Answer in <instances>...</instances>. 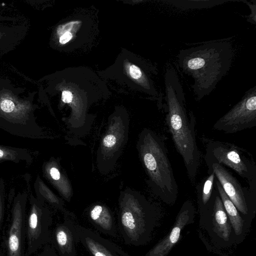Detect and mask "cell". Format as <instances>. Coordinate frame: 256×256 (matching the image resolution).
Here are the masks:
<instances>
[{"label": "cell", "mask_w": 256, "mask_h": 256, "mask_svg": "<svg viewBox=\"0 0 256 256\" xmlns=\"http://www.w3.org/2000/svg\"><path fill=\"white\" fill-rule=\"evenodd\" d=\"M164 84L165 102L162 108L166 113V122L188 176L194 182L200 160L196 140V118L192 112H187L182 88L173 68H166Z\"/></svg>", "instance_id": "obj_1"}, {"label": "cell", "mask_w": 256, "mask_h": 256, "mask_svg": "<svg viewBox=\"0 0 256 256\" xmlns=\"http://www.w3.org/2000/svg\"><path fill=\"white\" fill-rule=\"evenodd\" d=\"M233 52L230 42L216 41L180 51L178 65L194 80L192 86L198 100L208 95L226 74Z\"/></svg>", "instance_id": "obj_2"}, {"label": "cell", "mask_w": 256, "mask_h": 256, "mask_svg": "<svg viewBox=\"0 0 256 256\" xmlns=\"http://www.w3.org/2000/svg\"><path fill=\"white\" fill-rule=\"evenodd\" d=\"M144 138L143 161L154 192L164 202L172 204L177 198L178 187L168 155L166 137L148 132Z\"/></svg>", "instance_id": "obj_3"}, {"label": "cell", "mask_w": 256, "mask_h": 256, "mask_svg": "<svg viewBox=\"0 0 256 256\" xmlns=\"http://www.w3.org/2000/svg\"><path fill=\"white\" fill-rule=\"evenodd\" d=\"M202 140L206 148V165L217 163L226 166L246 180L250 188L256 187V164L248 151L228 142L206 138Z\"/></svg>", "instance_id": "obj_4"}, {"label": "cell", "mask_w": 256, "mask_h": 256, "mask_svg": "<svg viewBox=\"0 0 256 256\" xmlns=\"http://www.w3.org/2000/svg\"><path fill=\"white\" fill-rule=\"evenodd\" d=\"M155 210L146 202H134L122 205L118 216V226L126 244L138 246L150 238Z\"/></svg>", "instance_id": "obj_5"}, {"label": "cell", "mask_w": 256, "mask_h": 256, "mask_svg": "<svg viewBox=\"0 0 256 256\" xmlns=\"http://www.w3.org/2000/svg\"><path fill=\"white\" fill-rule=\"evenodd\" d=\"M256 126V86L246 92L242 98L214 124L213 128L234 134Z\"/></svg>", "instance_id": "obj_6"}, {"label": "cell", "mask_w": 256, "mask_h": 256, "mask_svg": "<svg viewBox=\"0 0 256 256\" xmlns=\"http://www.w3.org/2000/svg\"><path fill=\"white\" fill-rule=\"evenodd\" d=\"M52 218L49 210L32 200L26 217V253L30 256L50 242Z\"/></svg>", "instance_id": "obj_7"}, {"label": "cell", "mask_w": 256, "mask_h": 256, "mask_svg": "<svg viewBox=\"0 0 256 256\" xmlns=\"http://www.w3.org/2000/svg\"><path fill=\"white\" fill-rule=\"evenodd\" d=\"M25 206L24 199L18 198L14 202L3 236L2 246L6 256H28Z\"/></svg>", "instance_id": "obj_8"}, {"label": "cell", "mask_w": 256, "mask_h": 256, "mask_svg": "<svg viewBox=\"0 0 256 256\" xmlns=\"http://www.w3.org/2000/svg\"><path fill=\"white\" fill-rule=\"evenodd\" d=\"M206 166L208 173H214L216 178L237 210L242 214H247L248 201L252 193L256 192V188H248L242 186L238 179L221 164L212 163Z\"/></svg>", "instance_id": "obj_9"}, {"label": "cell", "mask_w": 256, "mask_h": 256, "mask_svg": "<svg viewBox=\"0 0 256 256\" xmlns=\"http://www.w3.org/2000/svg\"><path fill=\"white\" fill-rule=\"evenodd\" d=\"M79 242L91 256H130L118 246L94 231L76 225Z\"/></svg>", "instance_id": "obj_10"}, {"label": "cell", "mask_w": 256, "mask_h": 256, "mask_svg": "<svg viewBox=\"0 0 256 256\" xmlns=\"http://www.w3.org/2000/svg\"><path fill=\"white\" fill-rule=\"evenodd\" d=\"M76 225L66 218L51 232L50 243L59 256H76V244L79 242Z\"/></svg>", "instance_id": "obj_11"}, {"label": "cell", "mask_w": 256, "mask_h": 256, "mask_svg": "<svg viewBox=\"0 0 256 256\" xmlns=\"http://www.w3.org/2000/svg\"><path fill=\"white\" fill-rule=\"evenodd\" d=\"M194 207L190 201L186 202L182 206L176 220L168 236L152 248L146 256H164L178 241L182 228L188 222L193 214Z\"/></svg>", "instance_id": "obj_12"}, {"label": "cell", "mask_w": 256, "mask_h": 256, "mask_svg": "<svg viewBox=\"0 0 256 256\" xmlns=\"http://www.w3.org/2000/svg\"><path fill=\"white\" fill-rule=\"evenodd\" d=\"M88 218L93 226L101 232L114 238L118 236L114 217L106 206L96 204L89 210Z\"/></svg>", "instance_id": "obj_13"}, {"label": "cell", "mask_w": 256, "mask_h": 256, "mask_svg": "<svg viewBox=\"0 0 256 256\" xmlns=\"http://www.w3.org/2000/svg\"><path fill=\"white\" fill-rule=\"evenodd\" d=\"M206 207L213 216L214 222L218 235L224 239L228 240L230 236L231 229L228 222L227 214L218 192L214 186L210 200Z\"/></svg>", "instance_id": "obj_14"}, {"label": "cell", "mask_w": 256, "mask_h": 256, "mask_svg": "<svg viewBox=\"0 0 256 256\" xmlns=\"http://www.w3.org/2000/svg\"><path fill=\"white\" fill-rule=\"evenodd\" d=\"M214 186L218 190L224 210L236 235H240L242 230L243 220L238 210L226 194L218 181L216 178Z\"/></svg>", "instance_id": "obj_15"}, {"label": "cell", "mask_w": 256, "mask_h": 256, "mask_svg": "<svg viewBox=\"0 0 256 256\" xmlns=\"http://www.w3.org/2000/svg\"><path fill=\"white\" fill-rule=\"evenodd\" d=\"M242 0H164L173 6L182 10L212 8L230 2H242Z\"/></svg>", "instance_id": "obj_16"}, {"label": "cell", "mask_w": 256, "mask_h": 256, "mask_svg": "<svg viewBox=\"0 0 256 256\" xmlns=\"http://www.w3.org/2000/svg\"><path fill=\"white\" fill-rule=\"evenodd\" d=\"M215 176L213 172L208 175L196 186V192L200 206L204 210L209 202L214 187Z\"/></svg>", "instance_id": "obj_17"}, {"label": "cell", "mask_w": 256, "mask_h": 256, "mask_svg": "<svg viewBox=\"0 0 256 256\" xmlns=\"http://www.w3.org/2000/svg\"><path fill=\"white\" fill-rule=\"evenodd\" d=\"M14 102L10 98H2L0 102V109L6 113H10L16 110Z\"/></svg>", "instance_id": "obj_18"}, {"label": "cell", "mask_w": 256, "mask_h": 256, "mask_svg": "<svg viewBox=\"0 0 256 256\" xmlns=\"http://www.w3.org/2000/svg\"><path fill=\"white\" fill-rule=\"evenodd\" d=\"M242 2H244L248 6L250 10V14L248 16L247 20L253 24H256V0H253V4H251L246 0H242Z\"/></svg>", "instance_id": "obj_19"}, {"label": "cell", "mask_w": 256, "mask_h": 256, "mask_svg": "<svg viewBox=\"0 0 256 256\" xmlns=\"http://www.w3.org/2000/svg\"><path fill=\"white\" fill-rule=\"evenodd\" d=\"M78 22V21H72L64 24L60 26L57 29L58 34L61 36L66 32H70V30L72 28L74 24Z\"/></svg>", "instance_id": "obj_20"}, {"label": "cell", "mask_w": 256, "mask_h": 256, "mask_svg": "<svg viewBox=\"0 0 256 256\" xmlns=\"http://www.w3.org/2000/svg\"><path fill=\"white\" fill-rule=\"evenodd\" d=\"M116 138L113 134L106 136L103 140V144L106 148L113 146L116 143Z\"/></svg>", "instance_id": "obj_21"}, {"label": "cell", "mask_w": 256, "mask_h": 256, "mask_svg": "<svg viewBox=\"0 0 256 256\" xmlns=\"http://www.w3.org/2000/svg\"><path fill=\"white\" fill-rule=\"evenodd\" d=\"M73 95L69 90H64L62 94V101L64 103H70L72 102Z\"/></svg>", "instance_id": "obj_22"}, {"label": "cell", "mask_w": 256, "mask_h": 256, "mask_svg": "<svg viewBox=\"0 0 256 256\" xmlns=\"http://www.w3.org/2000/svg\"><path fill=\"white\" fill-rule=\"evenodd\" d=\"M42 248L44 250L46 256H59L52 246L48 244L46 245Z\"/></svg>", "instance_id": "obj_23"}, {"label": "cell", "mask_w": 256, "mask_h": 256, "mask_svg": "<svg viewBox=\"0 0 256 256\" xmlns=\"http://www.w3.org/2000/svg\"><path fill=\"white\" fill-rule=\"evenodd\" d=\"M72 38V34L70 32H66L60 36L59 42L62 44H65L69 42Z\"/></svg>", "instance_id": "obj_24"}, {"label": "cell", "mask_w": 256, "mask_h": 256, "mask_svg": "<svg viewBox=\"0 0 256 256\" xmlns=\"http://www.w3.org/2000/svg\"><path fill=\"white\" fill-rule=\"evenodd\" d=\"M50 174L53 180H58L60 179V174L59 170L55 167H52L50 170Z\"/></svg>", "instance_id": "obj_25"}, {"label": "cell", "mask_w": 256, "mask_h": 256, "mask_svg": "<svg viewBox=\"0 0 256 256\" xmlns=\"http://www.w3.org/2000/svg\"><path fill=\"white\" fill-rule=\"evenodd\" d=\"M4 212V204L3 199L0 196V232L2 224Z\"/></svg>", "instance_id": "obj_26"}, {"label": "cell", "mask_w": 256, "mask_h": 256, "mask_svg": "<svg viewBox=\"0 0 256 256\" xmlns=\"http://www.w3.org/2000/svg\"><path fill=\"white\" fill-rule=\"evenodd\" d=\"M10 154L7 150L0 148V158H8Z\"/></svg>", "instance_id": "obj_27"}, {"label": "cell", "mask_w": 256, "mask_h": 256, "mask_svg": "<svg viewBox=\"0 0 256 256\" xmlns=\"http://www.w3.org/2000/svg\"><path fill=\"white\" fill-rule=\"evenodd\" d=\"M34 256H46L45 251L42 248V251H40V252H38L36 254H35Z\"/></svg>", "instance_id": "obj_28"}, {"label": "cell", "mask_w": 256, "mask_h": 256, "mask_svg": "<svg viewBox=\"0 0 256 256\" xmlns=\"http://www.w3.org/2000/svg\"><path fill=\"white\" fill-rule=\"evenodd\" d=\"M0 256H4L2 252L0 250Z\"/></svg>", "instance_id": "obj_29"}]
</instances>
